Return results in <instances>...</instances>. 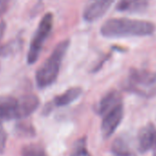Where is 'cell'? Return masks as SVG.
<instances>
[{
    "label": "cell",
    "mask_w": 156,
    "mask_h": 156,
    "mask_svg": "<svg viewBox=\"0 0 156 156\" xmlns=\"http://www.w3.org/2000/svg\"><path fill=\"white\" fill-rule=\"evenodd\" d=\"M69 46V40H64L59 42L53 49L51 55L37 70L35 79L38 87L46 88L56 82Z\"/></svg>",
    "instance_id": "2"
},
{
    "label": "cell",
    "mask_w": 156,
    "mask_h": 156,
    "mask_svg": "<svg viewBox=\"0 0 156 156\" xmlns=\"http://www.w3.org/2000/svg\"><path fill=\"white\" fill-rule=\"evenodd\" d=\"M82 92H83V90L79 87H71V88L67 89L62 94L57 96L51 101V103L48 105V107H50V108L47 110V112H49L50 109L51 108H53V107L62 108V107H65V106L70 105L71 103L74 102L78 98L81 96Z\"/></svg>",
    "instance_id": "10"
},
{
    "label": "cell",
    "mask_w": 156,
    "mask_h": 156,
    "mask_svg": "<svg viewBox=\"0 0 156 156\" xmlns=\"http://www.w3.org/2000/svg\"><path fill=\"white\" fill-rule=\"evenodd\" d=\"M21 156H48L45 148L39 143H30L21 149Z\"/></svg>",
    "instance_id": "13"
},
{
    "label": "cell",
    "mask_w": 156,
    "mask_h": 156,
    "mask_svg": "<svg viewBox=\"0 0 156 156\" xmlns=\"http://www.w3.org/2000/svg\"><path fill=\"white\" fill-rule=\"evenodd\" d=\"M111 151L113 155H121L131 152L128 138L124 135L117 137L111 145Z\"/></svg>",
    "instance_id": "12"
},
{
    "label": "cell",
    "mask_w": 156,
    "mask_h": 156,
    "mask_svg": "<svg viewBox=\"0 0 156 156\" xmlns=\"http://www.w3.org/2000/svg\"><path fill=\"white\" fill-rule=\"evenodd\" d=\"M137 147L140 153L156 150V126L149 122L142 126L137 136Z\"/></svg>",
    "instance_id": "7"
},
{
    "label": "cell",
    "mask_w": 156,
    "mask_h": 156,
    "mask_svg": "<svg viewBox=\"0 0 156 156\" xmlns=\"http://www.w3.org/2000/svg\"><path fill=\"white\" fill-rule=\"evenodd\" d=\"M151 0H119L117 10L129 13L144 12L150 4Z\"/></svg>",
    "instance_id": "11"
},
{
    "label": "cell",
    "mask_w": 156,
    "mask_h": 156,
    "mask_svg": "<svg viewBox=\"0 0 156 156\" xmlns=\"http://www.w3.org/2000/svg\"><path fill=\"white\" fill-rule=\"evenodd\" d=\"M10 2H11V0H0V18H1L7 11Z\"/></svg>",
    "instance_id": "16"
},
{
    "label": "cell",
    "mask_w": 156,
    "mask_h": 156,
    "mask_svg": "<svg viewBox=\"0 0 156 156\" xmlns=\"http://www.w3.org/2000/svg\"><path fill=\"white\" fill-rule=\"evenodd\" d=\"M112 156H137L135 155L132 151L129 152V153H127V154H121V155H112Z\"/></svg>",
    "instance_id": "18"
},
{
    "label": "cell",
    "mask_w": 156,
    "mask_h": 156,
    "mask_svg": "<svg viewBox=\"0 0 156 156\" xmlns=\"http://www.w3.org/2000/svg\"><path fill=\"white\" fill-rule=\"evenodd\" d=\"M7 140H8V134L5 129L3 128L2 124L0 123V153H3L6 149Z\"/></svg>",
    "instance_id": "15"
},
{
    "label": "cell",
    "mask_w": 156,
    "mask_h": 156,
    "mask_svg": "<svg viewBox=\"0 0 156 156\" xmlns=\"http://www.w3.org/2000/svg\"><path fill=\"white\" fill-rule=\"evenodd\" d=\"M124 116V107L123 103L117 106L108 113L103 116L101 122V134L102 137L107 140L109 139L113 133L117 130L118 127L120 125Z\"/></svg>",
    "instance_id": "5"
},
{
    "label": "cell",
    "mask_w": 156,
    "mask_h": 156,
    "mask_svg": "<svg viewBox=\"0 0 156 156\" xmlns=\"http://www.w3.org/2000/svg\"><path fill=\"white\" fill-rule=\"evenodd\" d=\"M70 156H91L90 152L87 148V138L83 137L78 140L73 148Z\"/></svg>",
    "instance_id": "14"
},
{
    "label": "cell",
    "mask_w": 156,
    "mask_h": 156,
    "mask_svg": "<svg viewBox=\"0 0 156 156\" xmlns=\"http://www.w3.org/2000/svg\"><path fill=\"white\" fill-rule=\"evenodd\" d=\"M152 156H156V151H155V152H154V154H153V155H152Z\"/></svg>",
    "instance_id": "19"
},
{
    "label": "cell",
    "mask_w": 156,
    "mask_h": 156,
    "mask_svg": "<svg viewBox=\"0 0 156 156\" xmlns=\"http://www.w3.org/2000/svg\"><path fill=\"white\" fill-rule=\"evenodd\" d=\"M114 2L115 0H89L83 11L84 20L89 23L98 20L108 12Z\"/></svg>",
    "instance_id": "6"
},
{
    "label": "cell",
    "mask_w": 156,
    "mask_h": 156,
    "mask_svg": "<svg viewBox=\"0 0 156 156\" xmlns=\"http://www.w3.org/2000/svg\"><path fill=\"white\" fill-rule=\"evenodd\" d=\"M40 106V99L33 94H29L18 98L19 119H26L36 111Z\"/></svg>",
    "instance_id": "9"
},
{
    "label": "cell",
    "mask_w": 156,
    "mask_h": 156,
    "mask_svg": "<svg viewBox=\"0 0 156 156\" xmlns=\"http://www.w3.org/2000/svg\"><path fill=\"white\" fill-rule=\"evenodd\" d=\"M124 90L142 98L156 96V72L131 68L123 83Z\"/></svg>",
    "instance_id": "3"
},
{
    "label": "cell",
    "mask_w": 156,
    "mask_h": 156,
    "mask_svg": "<svg viewBox=\"0 0 156 156\" xmlns=\"http://www.w3.org/2000/svg\"><path fill=\"white\" fill-rule=\"evenodd\" d=\"M53 26V16L51 13H46L41 20L37 30L32 38L30 49L27 54V62L29 64H33L39 59L42 51L44 42L50 36Z\"/></svg>",
    "instance_id": "4"
},
{
    "label": "cell",
    "mask_w": 156,
    "mask_h": 156,
    "mask_svg": "<svg viewBox=\"0 0 156 156\" xmlns=\"http://www.w3.org/2000/svg\"><path fill=\"white\" fill-rule=\"evenodd\" d=\"M120 104H122V96L120 92L118 90H110L98 101L95 110L98 115L103 117L106 113Z\"/></svg>",
    "instance_id": "8"
},
{
    "label": "cell",
    "mask_w": 156,
    "mask_h": 156,
    "mask_svg": "<svg viewBox=\"0 0 156 156\" xmlns=\"http://www.w3.org/2000/svg\"><path fill=\"white\" fill-rule=\"evenodd\" d=\"M6 29H7V24L5 21H1L0 22V43H1L4 36H5V32H6Z\"/></svg>",
    "instance_id": "17"
},
{
    "label": "cell",
    "mask_w": 156,
    "mask_h": 156,
    "mask_svg": "<svg viewBox=\"0 0 156 156\" xmlns=\"http://www.w3.org/2000/svg\"><path fill=\"white\" fill-rule=\"evenodd\" d=\"M155 30L156 26L151 21L126 18L108 20L100 28L101 35L108 39L146 37L152 35Z\"/></svg>",
    "instance_id": "1"
}]
</instances>
